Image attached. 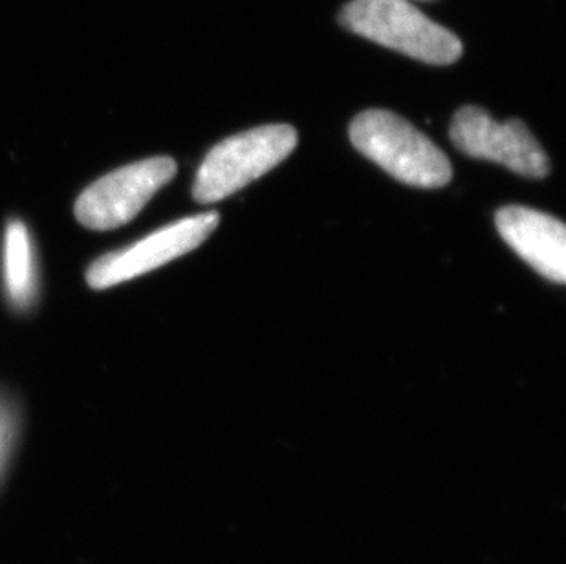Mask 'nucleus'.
I'll use <instances>...</instances> for the list:
<instances>
[{
    "label": "nucleus",
    "mask_w": 566,
    "mask_h": 564,
    "mask_svg": "<svg viewBox=\"0 0 566 564\" xmlns=\"http://www.w3.org/2000/svg\"><path fill=\"white\" fill-rule=\"evenodd\" d=\"M350 142L407 186L433 189L446 186L453 176L448 156L411 123L389 111L373 108L354 117Z\"/></svg>",
    "instance_id": "1"
},
{
    "label": "nucleus",
    "mask_w": 566,
    "mask_h": 564,
    "mask_svg": "<svg viewBox=\"0 0 566 564\" xmlns=\"http://www.w3.org/2000/svg\"><path fill=\"white\" fill-rule=\"evenodd\" d=\"M339 21L359 38L422 63L453 64L464 50L451 30L431 21L409 0H353Z\"/></svg>",
    "instance_id": "2"
},
{
    "label": "nucleus",
    "mask_w": 566,
    "mask_h": 564,
    "mask_svg": "<svg viewBox=\"0 0 566 564\" xmlns=\"http://www.w3.org/2000/svg\"><path fill=\"white\" fill-rule=\"evenodd\" d=\"M295 145L297 133L290 125H264L220 142L203 158L192 197L198 203H214L235 195L289 158Z\"/></svg>",
    "instance_id": "3"
},
{
    "label": "nucleus",
    "mask_w": 566,
    "mask_h": 564,
    "mask_svg": "<svg viewBox=\"0 0 566 564\" xmlns=\"http://www.w3.org/2000/svg\"><path fill=\"white\" fill-rule=\"evenodd\" d=\"M177 161L169 156L136 161L114 170L86 187L75 202V219L96 231L128 224L145 203L177 176Z\"/></svg>",
    "instance_id": "4"
},
{
    "label": "nucleus",
    "mask_w": 566,
    "mask_h": 564,
    "mask_svg": "<svg viewBox=\"0 0 566 564\" xmlns=\"http://www.w3.org/2000/svg\"><path fill=\"white\" fill-rule=\"evenodd\" d=\"M451 139L460 153L497 161L517 175L545 178L551 173L545 150L521 119L499 123L484 108L462 107L451 123Z\"/></svg>",
    "instance_id": "5"
},
{
    "label": "nucleus",
    "mask_w": 566,
    "mask_h": 564,
    "mask_svg": "<svg viewBox=\"0 0 566 564\" xmlns=\"http://www.w3.org/2000/svg\"><path fill=\"white\" fill-rule=\"evenodd\" d=\"M219 220V213L209 211L158 229L125 250L97 259L86 272V282L94 290H105L153 272L202 244Z\"/></svg>",
    "instance_id": "6"
},
{
    "label": "nucleus",
    "mask_w": 566,
    "mask_h": 564,
    "mask_svg": "<svg viewBox=\"0 0 566 564\" xmlns=\"http://www.w3.org/2000/svg\"><path fill=\"white\" fill-rule=\"evenodd\" d=\"M499 233L523 261L548 281H566V231L562 220L523 206L495 215Z\"/></svg>",
    "instance_id": "7"
},
{
    "label": "nucleus",
    "mask_w": 566,
    "mask_h": 564,
    "mask_svg": "<svg viewBox=\"0 0 566 564\" xmlns=\"http://www.w3.org/2000/svg\"><path fill=\"white\" fill-rule=\"evenodd\" d=\"M4 281L11 304L17 310L30 309L38 295V270L32 237L19 220H11L6 228Z\"/></svg>",
    "instance_id": "8"
},
{
    "label": "nucleus",
    "mask_w": 566,
    "mask_h": 564,
    "mask_svg": "<svg viewBox=\"0 0 566 564\" xmlns=\"http://www.w3.org/2000/svg\"><path fill=\"white\" fill-rule=\"evenodd\" d=\"M17 412L10 399L0 395V477L4 473L6 463L10 460L11 448L15 442Z\"/></svg>",
    "instance_id": "9"
}]
</instances>
